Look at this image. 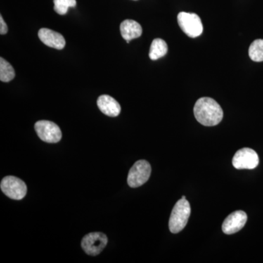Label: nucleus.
I'll list each match as a JSON object with an SVG mask.
<instances>
[{
    "label": "nucleus",
    "mask_w": 263,
    "mask_h": 263,
    "mask_svg": "<svg viewBox=\"0 0 263 263\" xmlns=\"http://www.w3.org/2000/svg\"><path fill=\"white\" fill-rule=\"evenodd\" d=\"M194 115L202 125L213 127L221 122L224 114L220 105L214 99L201 98L195 103Z\"/></svg>",
    "instance_id": "obj_1"
},
{
    "label": "nucleus",
    "mask_w": 263,
    "mask_h": 263,
    "mask_svg": "<svg viewBox=\"0 0 263 263\" xmlns=\"http://www.w3.org/2000/svg\"><path fill=\"white\" fill-rule=\"evenodd\" d=\"M191 214V207L186 199L179 200L176 202L171 212L169 220V229L172 233L181 232L187 224Z\"/></svg>",
    "instance_id": "obj_2"
},
{
    "label": "nucleus",
    "mask_w": 263,
    "mask_h": 263,
    "mask_svg": "<svg viewBox=\"0 0 263 263\" xmlns=\"http://www.w3.org/2000/svg\"><path fill=\"white\" fill-rule=\"evenodd\" d=\"M180 28L188 37H199L203 32V26L198 15L193 13L181 12L177 17Z\"/></svg>",
    "instance_id": "obj_3"
},
{
    "label": "nucleus",
    "mask_w": 263,
    "mask_h": 263,
    "mask_svg": "<svg viewBox=\"0 0 263 263\" xmlns=\"http://www.w3.org/2000/svg\"><path fill=\"white\" fill-rule=\"evenodd\" d=\"M151 173L152 167L147 161H137L128 174V185L132 188L139 187L149 179Z\"/></svg>",
    "instance_id": "obj_4"
},
{
    "label": "nucleus",
    "mask_w": 263,
    "mask_h": 263,
    "mask_svg": "<svg viewBox=\"0 0 263 263\" xmlns=\"http://www.w3.org/2000/svg\"><path fill=\"white\" fill-rule=\"evenodd\" d=\"M2 191L6 196L13 200H20L26 196L27 187L22 180L15 176H6L0 184Z\"/></svg>",
    "instance_id": "obj_5"
},
{
    "label": "nucleus",
    "mask_w": 263,
    "mask_h": 263,
    "mask_svg": "<svg viewBox=\"0 0 263 263\" xmlns=\"http://www.w3.org/2000/svg\"><path fill=\"white\" fill-rule=\"evenodd\" d=\"M108 237L103 233L95 232L85 235L81 240V247L88 255L97 256L108 245Z\"/></svg>",
    "instance_id": "obj_6"
},
{
    "label": "nucleus",
    "mask_w": 263,
    "mask_h": 263,
    "mask_svg": "<svg viewBox=\"0 0 263 263\" xmlns=\"http://www.w3.org/2000/svg\"><path fill=\"white\" fill-rule=\"evenodd\" d=\"M34 129L38 137L46 143H56L62 139L61 129L57 124L50 121H38L34 124Z\"/></svg>",
    "instance_id": "obj_7"
},
{
    "label": "nucleus",
    "mask_w": 263,
    "mask_h": 263,
    "mask_svg": "<svg viewBox=\"0 0 263 263\" xmlns=\"http://www.w3.org/2000/svg\"><path fill=\"white\" fill-rule=\"evenodd\" d=\"M259 164V157L255 151L249 148H243L235 154L233 164L235 168L254 169Z\"/></svg>",
    "instance_id": "obj_8"
},
{
    "label": "nucleus",
    "mask_w": 263,
    "mask_h": 263,
    "mask_svg": "<svg viewBox=\"0 0 263 263\" xmlns=\"http://www.w3.org/2000/svg\"><path fill=\"white\" fill-rule=\"evenodd\" d=\"M247 221V214L243 211H236L233 212L224 219L223 222V233L227 235L238 233L245 226Z\"/></svg>",
    "instance_id": "obj_9"
},
{
    "label": "nucleus",
    "mask_w": 263,
    "mask_h": 263,
    "mask_svg": "<svg viewBox=\"0 0 263 263\" xmlns=\"http://www.w3.org/2000/svg\"><path fill=\"white\" fill-rule=\"evenodd\" d=\"M38 37L45 45L56 49L62 50L65 48V38L61 34L51 29L42 28L38 32Z\"/></svg>",
    "instance_id": "obj_10"
},
{
    "label": "nucleus",
    "mask_w": 263,
    "mask_h": 263,
    "mask_svg": "<svg viewBox=\"0 0 263 263\" xmlns=\"http://www.w3.org/2000/svg\"><path fill=\"white\" fill-rule=\"evenodd\" d=\"M97 103L102 113L108 117H118L121 113L120 105L115 99L109 95H103L99 97Z\"/></svg>",
    "instance_id": "obj_11"
},
{
    "label": "nucleus",
    "mask_w": 263,
    "mask_h": 263,
    "mask_svg": "<svg viewBox=\"0 0 263 263\" xmlns=\"http://www.w3.org/2000/svg\"><path fill=\"white\" fill-rule=\"evenodd\" d=\"M120 32L125 41H130L141 37L143 29L140 24L136 21L127 19L121 24Z\"/></svg>",
    "instance_id": "obj_12"
},
{
    "label": "nucleus",
    "mask_w": 263,
    "mask_h": 263,
    "mask_svg": "<svg viewBox=\"0 0 263 263\" xmlns=\"http://www.w3.org/2000/svg\"><path fill=\"white\" fill-rule=\"evenodd\" d=\"M168 51L167 43L164 40L156 38L152 41L149 51V58L155 61L167 54Z\"/></svg>",
    "instance_id": "obj_13"
},
{
    "label": "nucleus",
    "mask_w": 263,
    "mask_h": 263,
    "mask_svg": "<svg viewBox=\"0 0 263 263\" xmlns=\"http://www.w3.org/2000/svg\"><path fill=\"white\" fill-rule=\"evenodd\" d=\"M15 72L14 69L9 62L3 57L0 58V80L3 82H10L14 79Z\"/></svg>",
    "instance_id": "obj_14"
},
{
    "label": "nucleus",
    "mask_w": 263,
    "mask_h": 263,
    "mask_svg": "<svg viewBox=\"0 0 263 263\" xmlns=\"http://www.w3.org/2000/svg\"><path fill=\"white\" fill-rule=\"evenodd\" d=\"M249 56L252 61L263 62V39H257L253 41L249 46Z\"/></svg>",
    "instance_id": "obj_15"
},
{
    "label": "nucleus",
    "mask_w": 263,
    "mask_h": 263,
    "mask_svg": "<svg viewBox=\"0 0 263 263\" xmlns=\"http://www.w3.org/2000/svg\"><path fill=\"white\" fill-rule=\"evenodd\" d=\"M54 10L58 14L65 15L70 8L76 5V0H53Z\"/></svg>",
    "instance_id": "obj_16"
},
{
    "label": "nucleus",
    "mask_w": 263,
    "mask_h": 263,
    "mask_svg": "<svg viewBox=\"0 0 263 263\" xmlns=\"http://www.w3.org/2000/svg\"><path fill=\"white\" fill-rule=\"evenodd\" d=\"M8 25L5 23L4 19H3V16L0 15V34L3 35V34H7L8 32Z\"/></svg>",
    "instance_id": "obj_17"
},
{
    "label": "nucleus",
    "mask_w": 263,
    "mask_h": 263,
    "mask_svg": "<svg viewBox=\"0 0 263 263\" xmlns=\"http://www.w3.org/2000/svg\"><path fill=\"white\" fill-rule=\"evenodd\" d=\"M181 198H182V199H186V196H182V197H181Z\"/></svg>",
    "instance_id": "obj_18"
},
{
    "label": "nucleus",
    "mask_w": 263,
    "mask_h": 263,
    "mask_svg": "<svg viewBox=\"0 0 263 263\" xmlns=\"http://www.w3.org/2000/svg\"><path fill=\"white\" fill-rule=\"evenodd\" d=\"M134 1H136V0H134Z\"/></svg>",
    "instance_id": "obj_19"
}]
</instances>
